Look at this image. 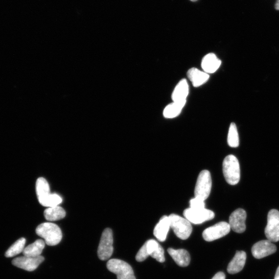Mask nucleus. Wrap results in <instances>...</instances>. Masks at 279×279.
<instances>
[{"label": "nucleus", "mask_w": 279, "mask_h": 279, "mask_svg": "<svg viewBox=\"0 0 279 279\" xmlns=\"http://www.w3.org/2000/svg\"><path fill=\"white\" fill-rule=\"evenodd\" d=\"M265 234L269 241H279V211L278 210L274 209L269 211Z\"/></svg>", "instance_id": "nucleus-9"}, {"label": "nucleus", "mask_w": 279, "mask_h": 279, "mask_svg": "<svg viewBox=\"0 0 279 279\" xmlns=\"http://www.w3.org/2000/svg\"><path fill=\"white\" fill-rule=\"evenodd\" d=\"M275 8L277 10H279V0H277V2L275 5Z\"/></svg>", "instance_id": "nucleus-29"}, {"label": "nucleus", "mask_w": 279, "mask_h": 279, "mask_svg": "<svg viewBox=\"0 0 279 279\" xmlns=\"http://www.w3.org/2000/svg\"><path fill=\"white\" fill-rule=\"evenodd\" d=\"M36 234L45 240V243L50 246L57 245L62 238L60 228L54 223L45 222L36 229Z\"/></svg>", "instance_id": "nucleus-2"}, {"label": "nucleus", "mask_w": 279, "mask_h": 279, "mask_svg": "<svg viewBox=\"0 0 279 279\" xmlns=\"http://www.w3.org/2000/svg\"><path fill=\"white\" fill-rule=\"evenodd\" d=\"M164 249L154 239L147 240L144 245L138 251L136 256L137 262H141L144 261L149 256L160 263L165 261Z\"/></svg>", "instance_id": "nucleus-1"}, {"label": "nucleus", "mask_w": 279, "mask_h": 279, "mask_svg": "<svg viewBox=\"0 0 279 279\" xmlns=\"http://www.w3.org/2000/svg\"><path fill=\"white\" fill-rule=\"evenodd\" d=\"M44 216L46 220L57 221L62 219L66 216V212L59 206L49 208L44 211Z\"/></svg>", "instance_id": "nucleus-23"}, {"label": "nucleus", "mask_w": 279, "mask_h": 279, "mask_svg": "<svg viewBox=\"0 0 279 279\" xmlns=\"http://www.w3.org/2000/svg\"><path fill=\"white\" fill-rule=\"evenodd\" d=\"M107 267L110 272L116 275L117 279H136L131 266L122 260L110 259Z\"/></svg>", "instance_id": "nucleus-5"}, {"label": "nucleus", "mask_w": 279, "mask_h": 279, "mask_svg": "<svg viewBox=\"0 0 279 279\" xmlns=\"http://www.w3.org/2000/svg\"><path fill=\"white\" fill-rule=\"evenodd\" d=\"M187 76L195 88H198L208 82L209 74L196 68L190 69L187 72Z\"/></svg>", "instance_id": "nucleus-20"}, {"label": "nucleus", "mask_w": 279, "mask_h": 279, "mask_svg": "<svg viewBox=\"0 0 279 279\" xmlns=\"http://www.w3.org/2000/svg\"><path fill=\"white\" fill-rule=\"evenodd\" d=\"M212 279H226V275L223 272H219L214 276Z\"/></svg>", "instance_id": "nucleus-27"}, {"label": "nucleus", "mask_w": 279, "mask_h": 279, "mask_svg": "<svg viewBox=\"0 0 279 279\" xmlns=\"http://www.w3.org/2000/svg\"><path fill=\"white\" fill-rule=\"evenodd\" d=\"M44 260L45 258L41 256L38 257L23 256L14 259L12 264L18 268L28 272H32L35 271Z\"/></svg>", "instance_id": "nucleus-14"}, {"label": "nucleus", "mask_w": 279, "mask_h": 279, "mask_svg": "<svg viewBox=\"0 0 279 279\" xmlns=\"http://www.w3.org/2000/svg\"><path fill=\"white\" fill-rule=\"evenodd\" d=\"M170 228L169 216H163L155 227L154 235L158 240L163 242L166 238Z\"/></svg>", "instance_id": "nucleus-18"}, {"label": "nucleus", "mask_w": 279, "mask_h": 279, "mask_svg": "<svg viewBox=\"0 0 279 279\" xmlns=\"http://www.w3.org/2000/svg\"><path fill=\"white\" fill-rule=\"evenodd\" d=\"M277 251L276 246L269 240H263L257 242L251 249L253 256L257 259H260L273 255Z\"/></svg>", "instance_id": "nucleus-13"}, {"label": "nucleus", "mask_w": 279, "mask_h": 279, "mask_svg": "<svg viewBox=\"0 0 279 279\" xmlns=\"http://www.w3.org/2000/svg\"><path fill=\"white\" fill-rule=\"evenodd\" d=\"M247 213L241 209H238L231 213L229 218L231 229L237 233L244 232L246 229Z\"/></svg>", "instance_id": "nucleus-11"}, {"label": "nucleus", "mask_w": 279, "mask_h": 279, "mask_svg": "<svg viewBox=\"0 0 279 279\" xmlns=\"http://www.w3.org/2000/svg\"><path fill=\"white\" fill-rule=\"evenodd\" d=\"M167 252L179 266L187 267L189 265L190 256L187 250L185 249L175 250L170 248L167 249Z\"/></svg>", "instance_id": "nucleus-19"}, {"label": "nucleus", "mask_w": 279, "mask_h": 279, "mask_svg": "<svg viewBox=\"0 0 279 279\" xmlns=\"http://www.w3.org/2000/svg\"><path fill=\"white\" fill-rule=\"evenodd\" d=\"M221 65V61L213 53L205 55L201 63L203 71L208 74L215 72L219 69Z\"/></svg>", "instance_id": "nucleus-15"}, {"label": "nucleus", "mask_w": 279, "mask_h": 279, "mask_svg": "<svg viewBox=\"0 0 279 279\" xmlns=\"http://www.w3.org/2000/svg\"><path fill=\"white\" fill-rule=\"evenodd\" d=\"M186 102H174L167 105L163 110V115L166 118H173L178 116L186 105Z\"/></svg>", "instance_id": "nucleus-22"}, {"label": "nucleus", "mask_w": 279, "mask_h": 279, "mask_svg": "<svg viewBox=\"0 0 279 279\" xmlns=\"http://www.w3.org/2000/svg\"><path fill=\"white\" fill-rule=\"evenodd\" d=\"M212 186L211 175L208 170L202 171L195 185L194 195L195 198L206 201L209 196Z\"/></svg>", "instance_id": "nucleus-6"}, {"label": "nucleus", "mask_w": 279, "mask_h": 279, "mask_svg": "<svg viewBox=\"0 0 279 279\" xmlns=\"http://www.w3.org/2000/svg\"><path fill=\"white\" fill-rule=\"evenodd\" d=\"M189 85L185 79L181 80L175 87L172 95L174 102H186L189 94Z\"/></svg>", "instance_id": "nucleus-17"}, {"label": "nucleus", "mask_w": 279, "mask_h": 279, "mask_svg": "<svg viewBox=\"0 0 279 279\" xmlns=\"http://www.w3.org/2000/svg\"><path fill=\"white\" fill-rule=\"evenodd\" d=\"M228 143L231 147H237L239 146V136L236 125L235 123L231 124L228 136Z\"/></svg>", "instance_id": "nucleus-25"}, {"label": "nucleus", "mask_w": 279, "mask_h": 279, "mask_svg": "<svg viewBox=\"0 0 279 279\" xmlns=\"http://www.w3.org/2000/svg\"><path fill=\"white\" fill-rule=\"evenodd\" d=\"M230 230L229 223L220 222L205 230L202 236L205 240L210 242L225 236L229 233Z\"/></svg>", "instance_id": "nucleus-10"}, {"label": "nucleus", "mask_w": 279, "mask_h": 279, "mask_svg": "<svg viewBox=\"0 0 279 279\" xmlns=\"http://www.w3.org/2000/svg\"><path fill=\"white\" fill-rule=\"evenodd\" d=\"M26 240L21 238L17 240L15 243L9 248L5 253L6 257H12L23 252L24 249Z\"/></svg>", "instance_id": "nucleus-24"}, {"label": "nucleus", "mask_w": 279, "mask_h": 279, "mask_svg": "<svg viewBox=\"0 0 279 279\" xmlns=\"http://www.w3.org/2000/svg\"><path fill=\"white\" fill-rule=\"evenodd\" d=\"M169 218L170 227L176 236L182 240L188 239L192 232L191 223L187 219L174 213L171 214Z\"/></svg>", "instance_id": "nucleus-4"}, {"label": "nucleus", "mask_w": 279, "mask_h": 279, "mask_svg": "<svg viewBox=\"0 0 279 279\" xmlns=\"http://www.w3.org/2000/svg\"><path fill=\"white\" fill-rule=\"evenodd\" d=\"M190 208L193 209H206V203L205 201L198 198H194L190 201Z\"/></svg>", "instance_id": "nucleus-26"}, {"label": "nucleus", "mask_w": 279, "mask_h": 279, "mask_svg": "<svg viewBox=\"0 0 279 279\" xmlns=\"http://www.w3.org/2000/svg\"><path fill=\"white\" fill-rule=\"evenodd\" d=\"M247 258L245 251H237L235 256L229 264L227 271L230 274H237L244 268Z\"/></svg>", "instance_id": "nucleus-16"}, {"label": "nucleus", "mask_w": 279, "mask_h": 279, "mask_svg": "<svg viewBox=\"0 0 279 279\" xmlns=\"http://www.w3.org/2000/svg\"><path fill=\"white\" fill-rule=\"evenodd\" d=\"M223 173L227 182L231 185L237 184L240 179V170L237 158L232 155L227 156L222 164Z\"/></svg>", "instance_id": "nucleus-3"}, {"label": "nucleus", "mask_w": 279, "mask_h": 279, "mask_svg": "<svg viewBox=\"0 0 279 279\" xmlns=\"http://www.w3.org/2000/svg\"><path fill=\"white\" fill-rule=\"evenodd\" d=\"M36 191L37 199L42 205L45 207H49V202L52 197L49 185L44 178L37 179L36 183Z\"/></svg>", "instance_id": "nucleus-12"}, {"label": "nucleus", "mask_w": 279, "mask_h": 279, "mask_svg": "<svg viewBox=\"0 0 279 279\" xmlns=\"http://www.w3.org/2000/svg\"><path fill=\"white\" fill-rule=\"evenodd\" d=\"M183 215L191 223L202 224L204 222L211 220L215 217V213L206 209H193L189 208L184 211Z\"/></svg>", "instance_id": "nucleus-8"}, {"label": "nucleus", "mask_w": 279, "mask_h": 279, "mask_svg": "<svg viewBox=\"0 0 279 279\" xmlns=\"http://www.w3.org/2000/svg\"><path fill=\"white\" fill-rule=\"evenodd\" d=\"M275 279H279V266L278 267L275 277Z\"/></svg>", "instance_id": "nucleus-28"}, {"label": "nucleus", "mask_w": 279, "mask_h": 279, "mask_svg": "<svg viewBox=\"0 0 279 279\" xmlns=\"http://www.w3.org/2000/svg\"><path fill=\"white\" fill-rule=\"evenodd\" d=\"M113 232L110 229H106L102 232L98 248V256L100 260L109 259L114 252Z\"/></svg>", "instance_id": "nucleus-7"}, {"label": "nucleus", "mask_w": 279, "mask_h": 279, "mask_svg": "<svg viewBox=\"0 0 279 279\" xmlns=\"http://www.w3.org/2000/svg\"><path fill=\"white\" fill-rule=\"evenodd\" d=\"M45 247V243L43 240L38 239L26 247L23 251V255L25 256L38 257L41 256Z\"/></svg>", "instance_id": "nucleus-21"}, {"label": "nucleus", "mask_w": 279, "mask_h": 279, "mask_svg": "<svg viewBox=\"0 0 279 279\" xmlns=\"http://www.w3.org/2000/svg\"><path fill=\"white\" fill-rule=\"evenodd\" d=\"M190 1H192V2H195V1H197L198 0H190Z\"/></svg>", "instance_id": "nucleus-30"}]
</instances>
